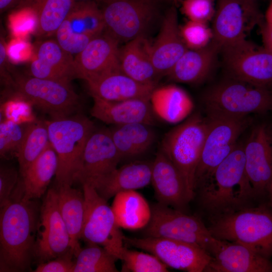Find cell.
<instances>
[{"label": "cell", "instance_id": "6da1fadb", "mask_svg": "<svg viewBox=\"0 0 272 272\" xmlns=\"http://www.w3.org/2000/svg\"><path fill=\"white\" fill-rule=\"evenodd\" d=\"M17 190L0 211V271H28L34 259L40 207Z\"/></svg>", "mask_w": 272, "mask_h": 272}, {"label": "cell", "instance_id": "7a4b0ae2", "mask_svg": "<svg viewBox=\"0 0 272 272\" xmlns=\"http://www.w3.org/2000/svg\"><path fill=\"white\" fill-rule=\"evenodd\" d=\"M244 146L237 144L212 175L195 188L201 206L210 218L247 206L255 195L246 173Z\"/></svg>", "mask_w": 272, "mask_h": 272}, {"label": "cell", "instance_id": "3957f363", "mask_svg": "<svg viewBox=\"0 0 272 272\" xmlns=\"http://www.w3.org/2000/svg\"><path fill=\"white\" fill-rule=\"evenodd\" d=\"M208 227L216 238L245 245L263 256H272V211L248 206L210 217Z\"/></svg>", "mask_w": 272, "mask_h": 272}, {"label": "cell", "instance_id": "277c9868", "mask_svg": "<svg viewBox=\"0 0 272 272\" xmlns=\"http://www.w3.org/2000/svg\"><path fill=\"white\" fill-rule=\"evenodd\" d=\"M49 142L57 157L55 184L72 185L94 123L81 114L46 120Z\"/></svg>", "mask_w": 272, "mask_h": 272}, {"label": "cell", "instance_id": "5b68a950", "mask_svg": "<svg viewBox=\"0 0 272 272\" xmlns=\"http://www.w3.org/2000/svg\"><path fill=\"white\" fill-rule=\"evenodd\" d=\"M204 101L208 115L244 118L272 110V90L231 78L210 89Z\"/></svg>", "mask_w": 272, "mask_h": 272}, {"label": "cell", "instance_id": "8992f818", "mask_svg": "<svg viewBox=\"0 0 272 272\" xmlns=\"http://www.w3.org/2000/svg\"><path fill=\"white\" fill-rule=\"evenodd\" d=\"M207 129V119L195 113L166 133L161 143L160 150L180 172L190 200Z\"/></svg>", "mask_w": 272, "mask_h": 272}, {"label": "cell", "instance_id": "52a82bcc", "mask_svg": "<svg viewBox=\"0 0 272 272\" xmlns=\"http://www.w3.org/2000/svg\"><path fill=\"white\" fill-rule=\"evenodd\" d=\"M147 236L175 239L196 245L212 256L222 240L215 238L198 217L160 203L151 209Z\"/></svg>", "mask_w": 272, "mask_h": 272}, {"label": "cell", "instance_id": "ba28073f", "mask_svg": "<svg viewBox=\"0 0 272 272\" xmlns=\"http://www.w3.org/2000/svg\"><path fill=\"white\" fill-rule=\"evenodd\" d=\"M17 93L51 118L71 116L80 108L79 97L71 83L29 77L16 78Z\"/></svg>", "mask_w": 272, "mask_h": 272}, {"label": "cell", "instance_id": "9c48e42d", "mask_svg": "<svg viewBox=\"0 0 272 272\" xmlns=\"http://www.w3.org/2000/svg\"><path fill=\"white\" fill-rule=\"evenodd\" d=\"M208 116V129L195 173V190L234 149L249 122L247 117Z\"/></svg>", "mask_w": 272, "mask_h": 272}, {"label": "cell", "instance_id": "30bf717a", "mask_svg": "<svg viewBox=\"0 0 272 272\" xmlns=\"http://www.w3.org/2000/svg\"><path fill=\"white\" fill-rule=\"evenodd\" d=\"M82 185L85 212L81 239L87 243L101 246L120 259L125 247L124 236L119 230L112 208L92 185Z\"/></svg>", "mask_w": 272, "mask_h": 272}, {"label": "cell", "instance_id": "8fae6325", "mask_svg": "<svg viewBox=\"0 0 272 272\" xmlns=\"http://www.w3.org/2000/svg\"><path fill=\"white\" fill-rule=\"evenodd\" d=\"M105 31L119 42L145 36L155 14L153 0H98Z\"/></svg>", "mask_w": 272, "mask_h": 272}, {"label": "cell", "instance_id": "7c38bea8", "mask_svg": "<svg viewBox=\"0 0 272 272\" xmlns=\"http://www.w3.org/2000/svg\"><path fill=\"white\" fill-rule=\"evenodd\" d=\"M124 243L153 254L168 267L187 272H202L212 256L200 247L173 239L124 236Z\"/></svg>", "mask_w": 272, "mask_h": 272}, {"label": "cell", "instance_id": "4fadbf2b", "mask_svg": "<svg viewBox=\"0 0 272 272\" xmlns=\"http://www.w3.org/2000/svg\"><path fill=\"white\" fill-rule=\"evenodd\" d=\"M255 0H218L212 28V42L220 50L246 39L260 19Z\"/></svg>", "mask_w": 272, "mask_h": 272}, {"label": "cell", "instance_id": "5bb4252c", "mask_svg": "<svg viewBox=\"0 0 272 272\" xmlns=\"http://www.w3.org/2000/svg\"><path fill=\"white\" fill-rule=\"evenodd\" d=\"M72 249L70 237L61 215L55 188H49L43 198L34 250L38 263L58 257Z\"/></svg>", "mask_w": 272, "mask_h": 272}, {"label": "cell", "instance_id": "9a60e30c", "mask_svg": "<svg viewBox=\"0 0 272 272\" xmlns=\"http://www.w3.org/2000/svg\"><path fill=\"white\" fill-rule=\"evenodd\" d=\"M223 62L232 78L270 89L272 53L245 40L221 50Z\"/></svg>", "mask_w": 272, "mask_h": 272}, {"label": "cell", "instance_id": "2e32d148", "mask_svg": "<svg viewBox=\"0 0 272 272\" xmlns=\"http://www.w3.org/2000/svg\"><path fill=\"white\" fill-rule=\"evenodd\" d=\"M121 160L109 128L95 129L86 145L75 181L93 185L114 171Z\"/></svg>", "mask_w": 272, "mask_h": 272}, {"label": "cell", "instance_id": "e0dca14e", "mask_svg": "<svg viewBox=\"0 0 272 272\" xmlns=\"http://www.w3.org/2000/svg\"><path fill=\"white\" fill-rule=\"evenodd\" d=\"M119 41L104 31L74 58L76 78L86 82L120 70Z\"/></svg>", "mask_w": 272, "mask_h": 272}, {"label": "cell", "instance_id": "ac0fdd59", "mask_svg": "<svg viewBox=\"0 0 272 272\" xmlns=\"http://www.w3.org/2000/svg\"><path fill=\"white\" fill-rule=\"evenodd\" d=\"M244 151L246 173L255 195L266 193L272 177V139L264 125L252 129Z\"/></svg>", "mask_w": 272, "mask_h": 272}, {"label": "cell", "instance_id": "d6986e66", "mask_svg": "<svg viewBox=\"0 0 272 272\" xmlns=\"http://www.w3.org/2000/svg\"><path fill=\"white\" fill-rule=\"evenodd\" d=\"M152 183L159 203L184 212L190 201L179 170L160 149L152 162Z\"/></svg>", "mask_w": 272, "mask_h": 272}, {"label": "cell", "instance_id": "ffe728a7", "mask_svg": "<svg viewBox=\"0 0 272 272\" xmlns=\"http://www.w3.org/2000/svg\"><path fill=\"white\" fill-rule=\"evenodd\" d=\"M187 49L180 34L177 11L172 7L165 14L159 33L150 45L151 59L159 76H167Z\"/></svg>", "mask_w": 272, "mask_h": 272}, {"label": "cell", "instance_id": "44dd1931", "mask_svg": "<svg viewBox=\"0 0 272 272\" xmlns=\"http://www.w3.org/2000/svg\"><path fill=\"white\" fill-rule=\"evenodd\" d=\"M271 271L269 259L245 245L225 240H222L205 270L208 272Z\"/></svg>", "mask_w": 272, "mask_h": 272}, {"label": "cell", "instance_id": "7402d4cb", "mask_svg": "<svg viewBox=\"0 0 272 272\" xmlns=\"http://www.w3.org/2000/svg\"><path fill=\"white\" fill-rule=\"evenodd\" d=\"M93 98L91 115L107 124L121 125L144 123L152 125L155 122V112L150 99L109 101Z\"/></svg>", "mask_w": 272, "mask_h": 272}, {"label": "cell", "instance_id": "603a6c76", "mask_svg": "<svg viewBox=\"0 0 272 272\" xmlns=\"http://www.w3.org/2000/svg\"><path fill=\"white\" fill-rule=\"evenodd\" d=\"M93 98L109 101L135 98L151 99L156 86L138 82L123 73L115 71L86 82Z\"/></svg>", "mask_w": 272, "mask_h": 272}, {"label": "cell", "instance_id": "cb8c5ba5", "mask_svg": "<svg viewBox=\"0 0 272 272\" xmlns=\"http://www.w3.org/2000/svg\"><path fill=\"white\" fill-rule=\"evenodd\" d=\"M30 74L36 78L69 83L77 78L72 54L53 40L40 44L36 57L30 64Z\"/></svg>", "mask_w": 272, "mask_h": 272}, {"label": "cell", "instance_id": "d4e9b609", "mask_svg": "<svg viewBox=\"0 0 272 272\" xmlns=\"http://www.w3.org/2000/svg\"><path fill=\"white\" fill-rule=\"evenodd\" d=\"M152 162L136 161L117 168L93 185L107 201L117 193L143 188L151 182Z\"/></svg>", "mask_w": 272, "mask_h": 272}, {"label": "cell", "instance_id": "484cf974", "mask_svg": "<svg viewBox=\"0 0 272 272\" xmlns=\"http://www.w3.org/2000/svg\"><path fill=\"white\" fill-rule=\"evenodd\" d=\"M150 45L145 36L126 42L119 49V62L121 71L134 80L156 86L160 76L151 59Z\"/></svg>", "mask_w": 272, "mask_h": 272}, {"label": "cell", "instance_id": "4316f807", "mask_svg": "<svg viewBox=\"0 0 272 272\" xmlns=\"http://www.w3.org/2000/svg\"><path fill=\"white\" fill-rule=\"evenodd\" d=\"M219 51L212 41L201 49H187L167 76L170 80L176 82L188 84L200 82L212 71Z\"/></svg>", "mask_w": 272, "mask_h": 272}, {"label": "cell", "instance_id": "83f0119b", "mask_svg": "<svg viewBox=\"0 0 272 272\" xmlns=\"http://www.w3.org/2000/svg\"><path fill=\"white\" fill-rule=\"evenodd\" d=\"M57 155L50 143L20 176L18 186L23 198L36 199L45 194L57 169Z\"/></svg>", "mask_w": 272, "mask_h": 272}, {"label": "cell", "instance_id": "f1b7e54d", "mask_svg": "<svg viewBox=\"0 0 272 272\" xmlns=\"http://www.w3.org/2000/svg\"><path fill=\"white\" fill-rule=\"evenodd\" d=\"M60 212L69 232L75 257L81 249L85 201L83 191L69 184H55Z\"/></svg>", "mask_w": 272, "mask_h": 272}, {"label": "cell", "instance_id": "f546056e", "mask_svg": "<svg viewBox=\"0 0 272 272\" xmlns=\"http://www.w3.org/2000/svg\"><path fill=\"white\" fill-rule=\"evenodd\" d=\"M151 126L144 123H133L113 125L109 128L121 160L141 155L151 147L155 139Z\"/></svg>", "mask_w": 272, "mask_h": 272}, {"label": "cell", "instance_id": "4dcf8cb0", "mask_svg": "<svg viewBox=\"0 0 272 272\" xmlns=\"http://www.w3.org/2000/svg\"><path fill=\"white\" fill-rule=\"evenodd\" d=\"M119 227L134 230L147 226L151 210L145 198L135 190L117 193L111 207Z\"/></svg>", "mask_w": 272, "mask_h": 272}, {"label": "cell", "instance_id": "1f68e13d", "mask_svg": "<svg viewBox=\"0 0 272 272\" xmlns=\"http://www.w3.org/2000/svg\"><path fill=\"white\" fill-rule=\"evenodd\" d=\"M50 143L46 120L36 119L25 124L23 139L17 155L20 176Z\"/></svg>", "mask_w": 272, "mask_h": 272}, {"label": "cell", "instance_id": "d6a6232c", "mask_svg": "<svg viewBox=\"0 0 272 272\" xmlns=\"http://www.w3.org/2000/svg\"><path fill=\"white\" fill-rule=\"evenodd\" d=\"M65 20L71 29L81 35L96 37L105 31L101 11L93 1H76Z\"/></svg>", "mask_w": 272, "mask_h": 272}, {"label": "cell", "instance_id": "836d02e7", "mask_svg": "<svg viewBox=\"0 0 272 272\" xmlns=\"http://www.w3.org/2000/svg\"><path fill=\"white\" fill-rule=\"evenodd\" d=\"M75 3V0H39L36 11L38 33L42 35L55 33Z\"/></svg>", "mask_w": 272, "mask_h": 272}, {"label": "cell", "instance_id": "e575fe53", "mask_svg": "<svg viewBox=\"0 0 272 272\" xmlns=\"http://www.w3.org/2000/svg\"><path fill=\"white\" fill-rule=\"evenodd\" d=\"M72 272H117L116 261L118 259L104 247L87 243L75 257Z\"/></svg>", "mask_w": 272, "mask_h": 272}, {"label": "cell", "instance_id": "d590c367", "mask_svg": "<svg viewBox=\"0 0 272 272\" xmlns=\"http://www.w3.org/2000/svg\"><path fill=\"white\" fill-rule=\"evenodd\" d=\"M151 102L154 112L163 119L172 120L174 107L186 104L188 98L181 89L173 86H167L155 89L151 97Z\"/></svg>", "mask_w": 272, "mask_h": 272}, {"label": "cell", "instance_id": "8d00e7d4", "mask_svg": "<svg viewBox=\"0 0 272 272\" xmlns=\"http://www.w3.org/2000/svg\"><path fill=\"white\" fill-rule=\"evenodd\" d=\"M122 271L167 272L168 266L151 253L131 250L124 247L121 259Z\"/></svg>", "mask_w": 272, "mask_h": 272}, {"label": "cell", "instance_id": "74e56055", "mask_svg": "<svg viewBox=\"0 0 272 272\" xmlns=\"http://www.w3.org/2000/svg\"><path fill=\"white\" fill-rule=\"evenodd\" d=\"M25 124L19 123L11 120H5L1 122V158L10 159L17 157L24 134Z\"/></svg>", "mask_w": 272, "mask_h": 272}, {"label": "cell", "instance_id": "f35d334b", "mask_svg": "<svg viewBox=\"0 0 272 272\" xmlns=\"http://www.w3.org/2000/svg\"><path fill=\"white\" fill-rule=\"evenodd\" d=\"M180 32L182 40L188 49L204 48L212 41V29L207 23L188 20L181 27Z\"/></svg>", "mask_w": 272, "mask_h": 272}, {"label": "cell", "instance_id": "ab89813d", "mask_svg": "<svg viewBox=\"0 0 272 272\" xmlns=\"http://www.w3.org/2000/svg\"><path fill=\"white\" fill-rule=\"evenodd\" d=\"M56 40L67 52L76 55L82 51L95 37L81 35L74 32L65 20L55 32Z\"/></svg>", "mask_w": 272, "mask_h": 272}, {"label": "cell", "instance_id": "60d3db41", "mask_svg": "<svg viewBox=\"0 0 272 272\" xmlns=\"http://www.w3.org/2000/svg\"><path fill=\"white\" fill-rule=\"evenodd\" d=\"M214 0H183L182 10L188 20L207 23L216 12Z\"/></svg>", "mask_w": 272, "mask_h": 272}, {"label": "cell", "instance_id": "b9f144b4", "mask_svg": "<svg viewBox=\"0 0 272 272\" xmlns=\"http://www.w3.org/2000/svg\"><path fill=\"white\" fill-rule=\"evenodd\" d=\"M19 180V173L14 167L1 165L0 207L4 206L10 199Z\"/></svg>", "mask_w": 272, "mask_h": 272}, {"label": "cell", "instance_id": "7bdbcfd3", "mask_svg": "<svg viewBox=\"0 0 272 272\" xmlns=\"http://www.w3.org/2000/svg\"><path fill=\"white\" fill-rule=\"evenodd\" d=\"M72 249L46 262L38 263L35 272H72L75 265Z\"/></svg>", "mask_w": 272, "mask_h": 272}, {"label": "cell", "instance_id": "ee69618b", "mask_svg": "<svg viewBox=\"0 0 272 272\" xmlns=\"http://www.w3.org/2000/svg\"><path fill=\"white\" fill-rule=\"evenodd\" d=\"M264 47L272 53V24L266 23L262 29Z\"/></svg>", "mask_w": 272, "mask_h": 272}, {"label": "cell", "instance_id": "f6af8a7d", "mask_svg": "<svg viewBox=\"0 0 272 272\" xmlns=\"http://www.w3.org/2000/svg\"><path fill=\"white\" fill-rule=\"evenodd\" d=\"M15 0H0V10L3 11L11 6Z\"/></svg>", "mask_w": 272, "mask_h": 272}, {"label": "cell", "instance_id": "bcb514c9", "mask_svg": "<svg viewBox=\"0 0 272 272\" xmlns=\"http://www.w3.org/2000/svg\"><path fill=\"white\" fill-rule=\"evenodd\" d=\"M266 23L272 24V1L270 3L265 14Z\"/></svg>", "mask_w": 272, "mask_h": 272}, {"label": "cell", "instance_id": "7dc6e473", "mask_svg": "<svg viewBox=\"0 0 272 272\" xmlns=\"http://www.w3.org/2000/svg\"><path fill=\"white\" fill-rule=\"evenodd\" d=\"M266 193L268 196L269 206L270 209L272 211V177L268 184Z\"/></svg>", "mask_w": 272, "mask_h": 272}, {"label": "cell", "instance_id": "c3c4849f", "mask_svg": "<svg viewBox=\"0 0 272 272\" xmlns=\"http://www.w3.org/2000/svg\"><path fill=\"white\" fill-rule=\"evenodd\" d=\"M76 1H93V0H75Z\"/></svg>", "mask_w": 272, "mask_h": 272}, {"label": "cell", "instance_id": "681fc988", "mask_svg": "<svg viewBox=\"0 0 272 272\" xmlns=\"http://www.w3.org/2000/svg\"><path fill=\"white\" fill-rule=\"evenodd\" d=\"M173 1H176V0H173Z\"/></svg>", "mask_w": 272, "mask_h": 272}]
</instances>
